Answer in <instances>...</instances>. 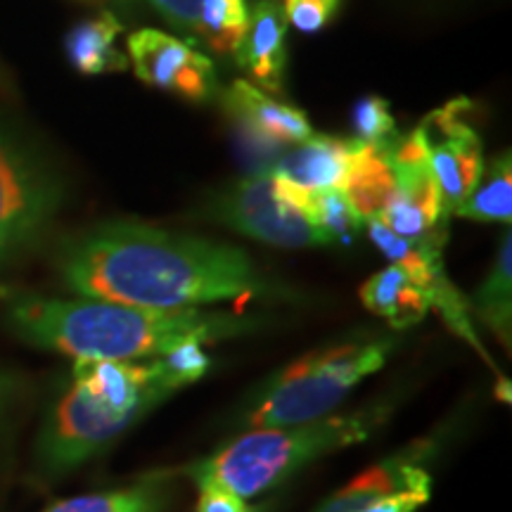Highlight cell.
<instances>
[{
  "mask_svg": "<svg viewBox=\"0 0 512 512\" xmlns=\"http://www.w3.org/2000/svg\"><path fill=\"white\" fill-rule=\"evenodd\" d=\"M392 339H351L299 358L256 394L245 415L249 430H271L330 415L366 377L387 363Z\"/></svg>",
  "mask_w": 512,
  "mask_h": 512,
  "instance_id": "cell-5",
  "label": "cell"
},
{
  "mask_svg": "<svg viewBox=\"0 0 512 512\" xmlns=\"http://www.w3.org/2000/svg\"><path fill=\"white\" fill-rule=\"evenodd\" d=\"M8 323L24 342L76 361L159 358L183 344L242 335L254 320L200 309L159 311L102 299H48L22 294L8 302Z\"/></svg>",
  "mask_w": 512,
  "mask_h": 512,
  "instance_id": "cell-2",
  "label": "cell"
},
{
  "mask_svg": "<svg viewBox=\"0 0 512 512\" xmlns=\"http://www.w3.org/2000/svg\"><path fill=\"white\" fill-rule=\"evenodd\" d=\"M472 221L510 223L512 219V162L510 155L496 157L489 169L482 171L475 190L453 211Z\"/></svg>",
  "mask_w": 512,
  "mask_h": 512,
  "instance_id": "cell-20",
  "label": "cell"
},
{
  "mask_svg": "<svg viewBox=\"0 0 512 512\" xmlns=\"http://www.w3.org/2000/svg\"><path fill=\"white\" fill-rule=\"evenodd\" d=\"M197 512H259V510L249 508L245 498L228 494V491L216 489V486H200Z\"/></svg>",
  "mask_w": 512,
  "mask_h": 512,
  "instance_id": "cell-27",
  "label": "cell"
},
{
  "mask_svg": "<svg viewBox=\"0 0 512 512\" xmlns=\"http://www.w3.org/2000/svg\"><path fill=\"white\" fill-rule=\"evenodd\" d=\"M366 226L368 235L373 238L377 249H380L394 266L406 271L408 278H411L413 283L425 292V297L430 299V306H437L441 316L446 318V323L451 325L460 337H465L472 347L479 349L477 335L472 332L470 320H467V306L463 299H460L456 287L448 283L444 264H441V245H444V242L399 238V235L392 233V230L377 219H368Z\"/></svg>",
  "mask_w": 512,
  "mask_h": 512,
  "instance_id": "cell-11",
  "label": "cell"
},
{
  "mask_svg": "<svg viewBox=\"0 0 512 512\" xmlns=\"http://www.w3.org/2000/svg\"><path fill=\"white\" fill-rule=\"evenodd\" d=\"M351 126H354L356 138L366 143H389L396 138V121L389 112V102L377 95H366L354 105L351 112Z\"/></svg>",
  "mask_w": 512,
  "mask_h": 512,
  "instance_id": "cell-23",
  "label": "cell"
},
{
  "mask_svg": "<svg viewBox=\"0 0 512 512\" xmlns=\"http://www.w3.org/2000/svg\"><path fill=\"white\" fill-rule=\"evenodd\" d=\"M19 396H22V380L10 370L0 368V437L5 434V425L15 411Z\"/></svg>",
  "mask_w": 512,
  "mask_h": 512,
  "instance_id": "cell-28",
  "label": "cell"
},
{
  "mask_svg": "<svg viewBox=\"0 0 512 512\" xmlns=\"http://www.w3.org/2000/svg\"><path fill=\"white\" fill-rule=\"evenodd\" d=\"M226 110L235 121L245 147H252V155L259 159H273L283 155L280 147L299 145L313 136V128L304 112L268 98L259 88L247 81H235L226 91ZM271 164V166H273Z\"/></svg>",
  "mask_w": 512,
  "mask_h": 512,
  "instance_id": "cell-12",
  "label": "cell"
},
{
  "mask_svg": "<svg viewBox=\"0 0 512 512\" xmlns=\"http://www.w3.org/2000/svg\"><path fill=\"white\" fill-rule=\"evenodd\" d=\"M470 107V100L458 98L427 114L418 126L446 214H453L467 200L484 171L482 140L467 121Z\"/></svg>",
  "mask_w": 512,
  "mask_h": 512,
  "instance_id": "cell-9",
  "label": "cell"
},
{
  "mask_svg": "<svg viewBox=\"0 0 512 512\" xmlns=\"http://www.w3.org/2000/svg\"><path fill=\"white\" fill-rule=\"evenodd\" d=\"M382 418L377 408H363L302 425L252 430L192 465L188 475L197 486H216L240 498L266 494L313 460L366 441Z\"/></svg>",
  "mask_w": 512,
  "mask_h": 512,
  "instance_id": "cell-4",
  "label": "cell"
},
{
  "mask_svg": "<svg viewBox=\"0 0 512 512\" xmlns=\"http://www.w3.org/2000/svg\"><path fill=\"white\" fill-rule=\"evenodd\" d=\"M164 366L174 375V380L183 387L202 380V375L209 368V356L202 351V344H183L171 351V354L162 356Z\"/></svg>",
  "mask_w": 512,
  "mask_h": 512,
  "instance_id": "cell-25",
  "label": "cell"
},
{
  "mask_svg": "<svg viewBox=\"0 0 512 512\" xmlns=\"http://www.w3.org/2000/svg\"><path fill=\"white\" fill-rule=\"evenodd\" d=\"M512 238L505 233V238L498 247L496 261L491 266L489 275H486L484 285L479 287L475 294L477 316L484 320V325L501 342L510 344V330H512Z\"/></svg>",
  "mask_w": 512,
  "mask_h": 512,
  "instance_id": "cell-19",
  "label": "cell"
},
{
  "mask_svg": "<svg viewBox=\"0 0 512 512\" xmlns=\"http://www.w3.org/2000/svg\"><path fill=\"white\" fill-rule=\"evenodd\" d=\"M57 204L55 183L0 136V266L46 230Z\"/></svg>",
  "mask_w": 512,
  "mask_h": 512,
  "instance_id": "cell-7",
  "label": "cell"
},
{
  "mask_svg": "<svg viewBox=\"0 0 512 512\" xmlns=\"http://www.w3.org/2000/svg\"><path fill=\"white\" fill-rule=\"evenodd\" d=\"M249 29L247 0H202L197 41L216 53H238Z\"/></svg>",
  "mask_w": 512,
  "mask_h": 512,
  "instance_id": "cell-21",
  "label": "cell"
},
{
  "mask_svg": "<svg viewBox=\"0 0 512 512\" xmlns=\"http://www.w3.org/2000/svg\"><path fill=\"white\" fill-rule=\"evenodd\" d=\"M342 0H285V19L302 34H316L335 17Z\"/></svg>",
  "mask_w": 512,
  "mask_h": 512,
  "instance_id": "cell-24",
  "label": "cell"
},
{
  "mask_svg": "<svg viewBox=\"0 0 512 512\" xmlns=\"http://www.w3.org/2000/svg\"><path fill=\"white\" fill-rule=\"evenodd\" d=\"M361 302L396 330L418 325L430 311V299L399 266H387L361 287Z\"/></svg>",
  "mask_w": 512,
  "mask_h": 512,
  "instance_id": "cell-16",
  "label": "cell"
},
{
  "mask_svg": "<svg viewBox=\"0 0 512 512\" xmlns=\"http://www.w3.org/2000/svg\"><path fill=\"white\" fill-rule=\"evenodd\" d=\"M339 190L363 221L377 219L396 192V178L389 164L387 143H363L351 162Z\"/></svg>",
  "mask_w": 512,
  "mask_h": 512,
  "instance_id": "cell-15",
  "label": "cell"
},
{
  "mask_svg": "<svg viewBox=\"0 0 512 512\" xmlns=\"http://www.w3.org/2000/svg\"><path fill=\"white\" fill-rule=\"evenodd\" d=\"M285 36L287 19L283 5L278 0H261L249 15L247 36L235 55L242 67L252 74V79L268 93H278L283 83L287 55Z\"/></svg>",
  "mask_w": 512,
  "mask_h": 512,
  "instance_id": "cell-14",
  "label": "cell"
},
{
  "mask_svg": "<svg viewBox=\"0 0 512 512\" xmlns=\"http://www.w3.org/2000/svg\"><path fill=\"white\" fill-rule=\"evenodd\" d=\"M178 392L164 361H76L72 384L38 439V465L62 477L121 437L133 422Z\"/></svg>",
  "mask_w": 512,
  "mask_h": 512,
  "instance_id": "cell-3",
  "label": "cell"
},
{
  "mask_svg": "<svg viewBox=\"0 0 512 512\" xmlns=\"http://www.w3.org/2000/svg\"><path fill=\"white\" fill-rule=\"evenodd\" d=\"M171 27L197 41V22H200V3L202 0H150Z\"/></svg>",
  "mask_w": 512,
  "mask_h": 512,
  "instance_id": "cell-26",
  "label": "cell"
},
{
  "mask_svg": "<svg viewBox=\"0 0 512 512\" xmlns=\"http://www.w3.org/2000/svg\"><path fill=\"white\" fill-rule=\"evenodd\" d=\"M216 219L273 247H320L332 238L313 214V192L278 171H256L216 202Z\"/></svg>",
  "mask_w": 512,
  "mask_h": 512,
  "instance_id": "cell-6",
  "label": "cell"
},
{
  "mask_svg": "<svg viewBox=\"0 0 512 512\" xmlns=\"http://www.w3.org/2000/svg\"><path fill=\"white\" fill-rule=\"evenodd\" d=\"M64 285L83 299L176 311L266 290L233 245L140 223H105L64 249Z\"/></svg>",
  "mask_w": 512,
  "mask_h": 512,
  "instance_id": "cell-1",
  "label": "cell"
},
{
  "mask_svg": "<svg viewBox=\"0 0 512 512\" xmlns=\"http://www.w3.org/2000/svg\"><path fill=\"white\" fill-rule=\"evenodd\" d=\"M128 55L138 79L188 100H207L216 91L214 64L174 36L143 29L128 36Z\"/></svg>",
  "mask_w": 512,
  "mask_h": 512,
  "instance_id": "cell-10",
  "label": "cell"
},
{
  "mask_svg": "<svg viewBox=\"0 0 512 512\" xmlns=\"http://www.w3.org/2000/svg\"><path fill=\"white\" fill-rule=\"evenodd\" d=\"M430 456V441L408 446L351 479L316 512H415L432 496V477L425 470Z\"/></svg>",
  "mask_w": 512,
  "mask_h": 512,
  "instance_id": "cell-8",
  "label": "cell"
},
{
  "mask_svg": "<svg viewBox=\"0 0 512 512\" xmlns=\"http://www.w3.org/2000/svg\"><path fill=\"white\" fill-rule=\"evenodd\" d=\"M363 143L366 140H344L313 133L309 140L299 143L297 150L283 152L271 169L311 192L339 190Z\"/></svg>",
  "mask_w": 512,
  "mask_h": 512,
  "instance_id": "cell-13",
  "label": "cell"
},
{
  "mask_svg": "<svg viewBox=\"0 0 512 512\" xmlns=\"http://www.w3.org/2000/svg\"><path fill=\"white\" fill-rule=\"evenodd\" d=\"M313 214H316L320 228L330 235L332 242H349L366 223L356 214V209L351 207L342 190L313 192Z\"/></svg>",
  "mask_w": 512,
  "mask_h": 512,
  "instance_id": "cell-22",
  "label": "cell"
},
{
  "mask_svg": "<svg viewBox=\"0 0 512 512\" xmlns=\"http://www.w3.org/2000/svg\"><path fill=\"white\" fill-rule=\"evenodd\" d=\"M169 503V482L164 477H152L128 489L67 498L46 512H164Z\"/></svg>",
  "mask_w": 512,
  "mask_h": 512,
  "instance_id": "cell-18",
  "label": "cell"
},
{
  "mask_svg": "<svg viewBox=\"0 0 512 512\" xmlns=\"http://www.w3.org/2000/svg\"><path fill=\"white\" fill-rule=\"evenodd\" d=\"M121 29L124 27L112 12H102L98 17L76 24L67 34V41H64L69 62L81 74L121 72L126 67V55H121L114 48V41H117Z\"/></svg>",
  "mask_w": 512,
  "mask_h": 512,
  "instance_id": "cell-17",
  "label": "cell"
}]
</instances>
